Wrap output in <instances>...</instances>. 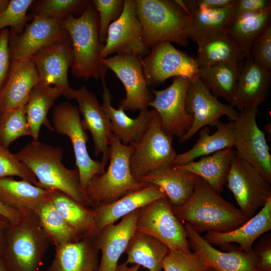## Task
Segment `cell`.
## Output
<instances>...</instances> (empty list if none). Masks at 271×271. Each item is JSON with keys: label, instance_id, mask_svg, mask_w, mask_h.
Masks as SVG:
<instances>
[{"label": "cell", "instance_id": "cell-1", "mask_svg": "<svg viewBox=\"0 0 271 271\" xmlns=\"http://www.w3.org/2000/svg\"><path fill=\"white\" fill-rule=\"evenodd\" d=\"M15 154L34 174L36 186L59 191L87 207H93L81 185L77 169L63 165L61 148L32 140Z\"/></svg>", "mask_w": 271, "mask_h": 271}, {"label": "cell", "instance_id": "cell-2", "mask_svg": "<svg viewBox=\"0 0 271 271\" xmlns=\"http://www.w3.org/2000/svg\"><path fill=\"white\" fill-rule=\"evenodd\" d=\"M172 209L180 221L189 224L199 234L204 231H229L249 219L239 209L223 199L197 176L189 200Z\"/></svg>", "mask_w": 271, "mask_h": 271}, {"label": "cell", "instance_id": "cell-3", "mask_svg": "<svg viewBox=\"0 0 271 271\" xmlns=\"http://www.w3.org/2000/svg\"><path fill=\"white\" fill-rule=\"evenodd\" d=\"M63 24L72 44L73 74L86 80L105 79L107 68L100 58L104 44L99 41L98 15L91 1L79 17L70 16Z\"/></svg>", "mask_w": 271, "mask_h": 271}, {"label": "cell", "instance_id": "cell-4", "mask_svg": "<svg viewBox=\"0 0 271 271\" xmlns=\"http://www.w3.org/2000/svg\"><path fill=\"white\" fill-rule=\"evenodd\" d=\"M134 146V144H123L112 134L109 144L107 170L94 176L85 189L93 207L111 203L150 185L136 180L131 174L130 159Z\"/></svg>", "mask_w": 271, "mask_h": 271}, {"label": "cell", "instance_id": "cell-5", "mask_svg": "<svg viewBox=\"0 0 271 271\" xmlns=\"http://www.w3.org/2000/svg\"><path fill=\"white\" fill-rule=\"evenodd\" d=\"M145 44L151 48L161 42L188 45L190 16L176 1L136 0Z\"/></svg>", "mask_w": 271, "mask_h": 271}, {"label": "cell", "instance_id": "cell-6", "mask_svg": "<svg viewBox=\"0 0 271 271\" xmlns=\"http://www.w3.org/2000/svg\"><path fill=\"white\" fill-rule=\"evenodd\" d=\"M50 244L33 212H24L9 229L2 257L11 271H38Z\"/></svg>", "mask_w": 271, "mask_h": 271}, {"label": "cell", "instance_id": "cell-7", "mask_svg": "<svg viewBox=\"0 0 271 271\" xmlns=\"http://www.w3.org/2000/svg\"><path fill=\"white\" fill-rule=\"evenodd\" d=\"M173 137L163 128L157 112L151 110L147 127L134 144L130 159L131 172L136 180L140 181L157 168L172 166L177 155L172 146Z\"/></svg>", "mask_w": 271, "mask_h": 271}, {"label": "cell", "instance_id": "cell-8", "mask_svg": "<svg viewBox=\"0 0 271 271\" xmlns=\"http://www.w3.org/2000/svg\"><path fill=\"white\" fill-rule=\"evenodd\" d=\"M80 114L77 105L61 102L53 108L51 120L54 131L66 136L71 142L81 185L85 190L94 176L104 172L105 166L101 161L93 160L88 153V137Z\"/></svg>", "mask_w": 271, "mask_h": 271}, {"label": "cell", "instance_id": "cell-9", "mask_svg": "<svg viewBox=\"0 0 271 271\" xmlns=\"http://www.w3.org/2000/svg\"><path fill=\"white\" fill-rule=\"evenodd\" d=\"M136 230L157 239L170 250L190 251L184 225L166 196L138 209Z\"/></svg>", "mask_w": 271, "mask_h": 271}, {"label": "cell", "instance_id": "cell-10", "mask_svg": "<svg viewBox=\"0 0 271 271\" xmlns=\"http://www.w3.org/2000/svg\"><path fill=\"white\" fill-rule=\"evenodd\" d=\"M227 186L239 209L249 219L271 197L270 184L234 151L226 177Z\"/></svg>", "mask_w": 271, "mask_h": 271}, {"label": "cell", "instance_id": "cell-11", "mask_svg": "<svg viewBox=\"0 0 271 271\" xmlns=\"http://www.w3.org/2000/svg\"><path fill=\"white\" fill-rule=\"evenodd\" d=\"M258 107L240 110L234 122L236 154L254 167L271 184V155L264 132L256 122Z\"/></svg>", "mask_w": 271, "mask_h": 271}, {"label": "cell", "instance_id": "cell-12", "mask_svg": "<svg viewBox=\"0 0 271 271\" xmlns=\"http://www.w3.org/2000/svg\"><path fill=\"white\" fill-rule=\"evenodd\" d=\"M185 105L186 111L193 115V119L189 129L179 139L180 143L190 140L205 126H215L223 115L234 121L239 112L230 104L219 101L197 75L190 80Z\"/></svg>", "mask_w": 271, "mask_h": 271}, {"label": "cell", "instance_id": "cell-13", "mask_svg": "<svg viewBox=\"0 0 271 271\" xmlns=\"http://www.w3.org/2000/svg\"><path fill=\"white\" fill-rule=\"evenodd\" d=\"M150 50L144 40L136 0H124L121 14L109 26L100 59L113 54H132L143 58L149 54Z\"/></svg>", "mask_w": 271, "mask_h": 271}, {"label": "cell", "instance_id": "cell-14", "mask_svg": "<svg viewBox=\"0 0 271 271\" xmlns=\"http://www.w3.org/2000/svg\"><path fill=\"white\" fill-rule=\"evenodd\" d=\"M142 63L148 86L160 84L172 77L191 79L197 75L198 69L195 58L166 41L153 46Z\"/></svg>", "mask_w": 271, "mask_h": 271}, {"label": "cell", "instance_id": "cell-15", "mask_svg": "<svg viewBox=\"0 0 271 271\" xmlns=\"http://www.w3.org/2000/svg\"><path fill=\"white\" fill-rule=\"evenodd\" d=\"M142 58L132 54H116L100 59L107 68L112 71L123 85L125 97L121 100L119 108L136 111L147 109L154 96L147 84L142 63Z\"/></svg>", "mask_w": 271, "mask_h": 271}, {"label": "cell", "instance_id": "cell-16", "mask_svg": "<svg viewBox=\"0 0 271 271\" xmlns=\"http://www.w3.org/2000/svg\"><path fill=\"white\" fill-rule=\"evenodd\" d=\"M190 79L174 77L165 89L153 90V100L149 103L158 113L165 130L172 136L181 138L190 128L193 115L186 109L185 98Z\"/></svg>", "mask_w": 271, "mask_h": 271}, {"label": "cell", "instance_id": "cell-17", "mask_svg": "<svg viewBox=\"0 0 271 271\" xmlns=\"http://www.w3.org/2000/svg\"><path fill=\"white\" fill-rule=\"evenodd\" d=\"M40 82L58 88L68 100L72 99L73 89L68 82V72L72 66L73 54L69 35L42 48L30 58Z\"/></svg>", "mask_w": 271, "mask_h": 271}, {"label": "cell", "instance_id": "cell-18", "mask_svg": "<svg viewBox=\"0 0 271 271\" xmlns=\"http://www.w3.org/2000/svg\"><path fill=\"white\" fill-rule=\"evenodd\" d=\"M68 34L63 21L33 17L32 22L21 34L10 31L11 61L30 59L42 48Z\"/></svg>", "mask_w": 271, "mask_h": 271}, {"label": "cell", "instance_id": "cell-19", "mask_svg": "<svg viewBox=\"0 0 271 271\" xmlns=\"http://www.w3.org/2000/svg\"><path fill=\"white\" fill-rule=\"evenodd\" d=\"M72 99L78 103V108L82 115L81 122L83 128L89 130L92 136L94 155L102 154V162L105 166L109 160V144L112 134L110 122L96 96L85 85L73 90Z\"/></svg>", "mask_w": 271, "mask_h": 271}, {"label": "cell", "instance_id": "cell-20", "mask_svg": "<svg viewBox=\"0 0 271 271\" xmlns=\"http://www.w3.org/2000/svg\"><path fill=\"white\" fill-rule=\"evenodd\" d=\"M185 228L190 247L203 262L215 271H260L257 267L253 251L246 252L238 249L220 251L207 242L188 223Z\"/></svg>", "mask_w": 271, "mask_h": 271}, {"label": "cell", "instance_id": "cell-21", "mask_svg": "<svg viewBox=\"0 0 271 271\" xmlns=\"http://www.w3.org/2000/svg\"><path fill=\"white\" fill-rule=\"evenodd\" d=\"M138 210L123 217L117 224L104 226L94 235L96 247L101 251L97 271H115L120 256L136 231Z\"/></svg>", "mask_w": 271, "mask_h": 271}, {"label": "cell", "instance_id": "cell-22", "mask_svg": "<svg viewBox=\"0 0 271 271\" xmlns=\"http://www.w3.org/2000/svg\"><path fill=\"white\" fill-rule=\"evenodd\" d=\"M271 71L251 59L239 65L236 87L229 103L239 110L258 107L267 99L270 83Z\"/></svg>", "mask_w": 271, "mask_h": 271}, {"label": "cell", "instance_id": "cell-23", "mask_svg": "<svg viewBox=\"0 0 271 271\" xmlns=\"http://www.w3.org/2000/svg\"><path fill=\"white\" fill-rule=\"evenodd\" d=\"M40 82L31 60L11 61L6 81L0 91L1 115L25 106L33 88Z\"/></svg>", "mask_w": 271, "mask_h": 271}, {"label": "cell", "instance_id": "cell-24", "mask_svg": "<svg viewBox=\"0 0 271 271\" xmlns=\"http://www.w3.org/2000/svg\"><path fill=\"white\" fill-rule=\"evenodd\" d=\"M270 229L271 197L256 215L237 228L225 232H207L203 237L212 245L228 247L230 243H236L239 245V250L250 252L257 238Z\"/></svg>", "mask_w": 271, "mask_h": 271}, {"label": "cell", "instance_id": "cell-25", "mask_svg": "<svg viewBox=\"0 0 271 271\" xmlns=\"http://www.w3.org/2000/svg\"><path fill=\"white\" fill-rule=\"evenodd\" d=\"M165 196L161 188L150 184L111 203L92 208L95 224L94 235L104 226L114 224L119 219Z\"/></svg>", "mask_w": 271, "mask_h": 271}, {"label": "cell", "instance_id": "cell-26", "mask_svg": "<svg viewBox=\"0 0 271 271\" xmlns=\"http://www.w3.org/2000/svg\"><path fill=\"white\" fill-rule=\"evenodd\" d=\"M98 251L94 235L56 246L47 271H97Z\"/></svg>", "mask_w": 271, "mask_h": 271}, {"label": "cell", "instance_id": "cell-27", "mask_svg": "<svg viewBox=\"0 0 271 271\" xmlns=\"http://www.w3.org/2000/svg\"><path fill=\"white\" fill-rule=\"evenodd\" d=\"M197 176L177 166H163L156 169L140 181L161 188L172 207L185 204L191 196Z\"/></svg>", "mask_w": 271, "mask_h": 271}, {"label": "cell", "instance_id": "cell-28", "mask_svg": "<svg viewBox=\"0 0 271 271\" xmlns=\"http://www.w3.org/2000/svg\"><path fill=\"white\" fill-rule=\"evenodd\" d=\"M101 81L103 87L101 105L110 120L112 134L125 145L136 143L147 127L151 110L148 108L140 110L139 115L132 118L123 109L119 107L115 109L111 105L112 95L105 79Z\"/></svg>", "mask_w": 271, "mask_h": 271}, {"label": "cell", "instance_id": "cell-29", "mask_svg": "<svg viewBox=\"0 0 271 271\" xmlns=\"http://www.w3.org/2000/svg\"><path fill=\"white\" fill-rule=\"evenodd\" d=\"M50 197V191L27 181L0 178V201L22 213H34Z\"/></svg>", "mask_w": 271, "mask_h": 271}, {"label": "cell", "instance_id": "cell-30", "mask_svg": "<svg viewBox=\"0 0 271 271\" xmlns=\"http://www.w3.org/2000/svg\"><path fill=\"white\" fill-rule=\"evenodd\" d=\"M216 130L212 134L207 126L200 129L196 144L188 151L177 154L172 166L185 165L197 158L208 156L219 151L233 148L234 144V122L222 123L215 125Z\"/></svg>", "mask_w": 271, "mask_h": 271}, {"label": "cell", "instance_id": "cell-31", "mask_svg": "<svg viewBox=\"0 0 271 271\" xmlns=\"http://www.w3.org/2000/svg\"><path fill=\"white\" fill-rule=\"evenodd\" d=\"M196 43L198 51L195 60L198 68L220 62L240 64L245 58L226 31L206 36Z\"/></svg>", "mask_w": 271, "mask_h": 271}, {"label": "cell", "instance_id": "cell-32", "mask_svg": "<svg viewBox=\"0 0 271 271\" xmlns=\"http://www.w3.org/2000/svg\"><path fill=\"white\" fill-rule=\"evenodd\" d=\"M234 151L228 148L211 155L177 166L188 171L204 180L213 190L220 194L224 184Z\"/></svg>", "mask_w": 271, "mask_h": 271}, {"label": "cell", "instance_id": "cell-33", "mask_svg": "<svg viewBox=\"0 0 271 271\" xmlns=\"http://www.w3.org/2000/svg\"><path fill=\"white\" fill-rule=\"evenodd\" d=\"M62 92L55 86L39 83L32 90L25 105L26 116L31 131L32 140H39L42 125L54 131L47 114Z\"/></svg>", "mask_w": 271, "mask_h": 271}, {"label": "cell", "instance_id": "cell-34", "mask_svg": "<svg viewBox=\"0 0 271 271\" xmlns=\"http://www.w3.org/2000/svg\"><path fill=\"white\" fill-rule=\"evenodd\" d=\"M169 251L163 243L147 234L135 232L124 251V262L142 266L149 271H161L162 263Z\"/></svg>", "mask_w": 271, "mask_h": 271}, {"label": "cell", "instance_id": "cell-35", "mask_svg": "<svg viewBox=\"0 0 271 271\" xmlns=\"http://www.w3.org/2000/svg\"><path fill=\"white\" fill-rule=\"evenodd\" d=\"M50 191V199L65 220L77 232L80 238L94 235L95 224L92 208L87 207L64 193Z\"/></svg>", "mask_w": 271, "mask_h": 271}, {"label": "cell", "instance_id": "cell-36", "mask_svg": "<svg viewBox=\"0 0 271 271\" xmlns=\"http://www.w3.org/2000/svg\"><path fill=\"white\" fill-rule=\"evenodd\" d=\"M271 9L234 18L227 28V34L244 54L250 58L252 45L255 39L270 23Z\"/></svg>", "mask_w": 271, "mask_h": 271}, {"label": "cell", "instance_id": "cell-37", "mask_svg": "<svg viewBox=\"0 0 271 271\" xmlns=\"http://www.w3.org/2000/svg\"><path fill=\"white\" fill-rule=\"evenodd\" d=\"M239 65L220 62L199 67L197 75L216 97H222L229 103L235 92Z\"/></svg>", "mask_w": 271, "mask_h": 271}, {"label": "cell", "instance_id": "cell-38", "mask_svg": "<svg viewBox=\"0 0 271 271\" xmlns=\"http://www.w3.org/2000/svg\"><path fill=\"white\" fill-rule=\"evenodd\" d=\"M34 213L50 243L55 247L81 239L76 231L55 209L50 199L42 203Z\"/></svg>", "mask_w": 271, "mask_h": 271}, {"label": "cell", "instance_id": "cell-39", "mask_svg": "<svg viewBox=\"0 0 271 271\" xmlns=\"http://www.w3.org/2000/svg\"><path fill=\"white\" fill-rule=\"evenodd\" d=\"M231 6L215 9L197 10L192 12L189 15L188 39L196 42L206 36L226 31L233 19Z\"/></svg>", "mask_w": 271, "mask_h": 271}, {"label": "cell", "instance_id": "cell-40", "mask_svg": "<svg viewBox=\"0 0 271 271\" xmlns=\"http://www.w3.org/2000/svg\"><path fill=\"white\" fill-rule=\"evenodd\" d=\"M90 2L89 0L34 1L30 7L31 15L63 21L70 16L81 14Z\"/></svg>", "mask_w": 271, "mask_h": 271}, {"label": "cell", "instance_id": "cell-41", "mask_svg": "<svg viewBox=\"0 0 271 271\" xmlns=\"http://www.w3.org/2000/svg\"><path fill=\"white\" fill-rule=\"evenodd\" d=\"M25 105L3 113L0 116V142L8 148L15 140L24 136L31 137Z\"/></svg>", "mask_w": 271, "mask_h": 271}, {"label": "cell", "instance_id": "cell-42", "mask_svg": "<svg viewBox=\"0 0 271 271\" xmlns=\"http://www.w3.org/2000/svg\"><path fill=\"white\" fill-rule=\"evenodd\" d=\"M33 0H11L8 7L0 13V32L7 27L19 35L23 33L26 23L33 20L31 15H27L28 10Z\"/></svg>", "mask_w": 271, "mask_h": 271}, {"label": "cell", "instance_id": "cell-43", "mask_svg": "<svg viewBox=\"0 0 271 271\" xmlns=\"http://www.w3.org/2000/svg\"><path fill=\"white\" fill-rule=\"evenodd\" d=\"M165 271H209L195 252L170 250L162 263Z\"/></svg>", "mask_w": 271, "mask_h": 271}, {"label": "cell", "instance_id": "cell-44", "mask_svg": "<svg viewBox=\"0 0 271 271\" xmlns=\"http://www.w3.org/2000/svg\"><path fill=\"white\" fill-rule=\"evenodd\" d=\"M13 176L19 177L35 186L37 183L29 168L0 142V178Z\"/></svg>", "mask_w": 271, "mask_h": 271}, {"label": "cell", "instance_id": "cell-45", "mask_svg": "<svg viewBox=\"0 0 271 271\" xmlns=\"http://www.w3.org/2000/svg\"><path fill=\"white\" fill-rule=\"evenodd\" d=\"M91 2L98 12L99 38L103 44L111 22L117 20L122 13L124 0H93Z\"/></svg>", "mask_w": 271, "mask_h": 271}, {"label": "cell", "instance_id": "cell-46", "mask_svg": "<svg viewBox=\"0 0 271 271\" xmlns=\"http://www.w3.org/2000/svg\"><path fill=\"white\" fill-rule=\"evenodd\" d=\"M267 70L271 71V24L266 26L253 42L250 58Z\"/></svg>", "mask_w": 271, "mask_h": 271}, {"label": "cell", "instance_id": "cell-47", "mask_svg": "<svg viewBox=\"0 0 271 271\" xmlns=\"http://www.w3.org/2000/svg\"><path fill=\"white\" fill-rule=\"evenodd\" d=\"M10 31L8 28L0 32V91L4 86L11 66L9 48Z\"/></svg>", "mask_w": 271, "mask_h": 271}, {"label": "cell", "instance_id": "cell-48", "mask_svg": "<svg viewBox=\"0 0 271 271\" xmlns=\"http://www.w3.org/2000/svg\"><path fill=\"white\" fill-rule=\"evenodd\" d=\"M257 267L260 271H271V235L263 236L253 249Z\"/></svg>", "mask_w": 271, "mask_h": 271}, {"label": "cell", "instance_id": "cell-49", "mask_svg": "<svg viewBox=\"0 0 271 271\" xmlns=\"http://www.w3.org/2000/svg\"><path fill=\"white\" fill-rule=\"evenodd\" d=\"M233 18L271 9L270 0H234L231 6Z\"/></svg>", "mask_w": 271, "mask_h": 271}, {"label": "cell", "instance_id": "cell-50", "mask_svg": "<svg viewBox=\"0 0 271 271\" xmlns=\"http://www.w3.org/2000/svg\"><path fill=\"white\" fill-rule=\"evenodd\" d=\"M189 15L197 10L215 9L230 7L234 0L176 1Z\"/></svg>", "mask_w": 271, "mask_h": 271}, {"label": "cell", "instance_id": "cell-51", "mask_svg": "<svg viewBox=\"0 0 271 271\" xmlns=\"http://www.w3.org/2000/svg\"><path fill=\"white\" fill-rule=\"evenodd\" d=\"M23 215V213L10 207L0 201V217L8 220L11 224L18 222Z\"/></svg>", "mask_w": 271, "mask_h": 271}, {"label": "cell", "instance_id": "cell-52", "mask_svg": "<svg viewBox=\"0 0 271 271\" xmlns=\"http://www.w3.org/2000/svg\"><path fill=\"white\" fill-rule=\"evenodd\" d=\"M11 224L6 219L0 217V254L2 255L6 238Z\"/></svg>", "mask_w": 271, "mask_h": 271}, {"label": "cell", "instance_id": "cell-53", "mask_svg": "<svg viewBox=\"0 0 271 271\" xmlns=\"http://www.w3.org/2000/svg\"><path fill=\"white\" fill-rule=\"evenodd\" d=\"M140 265L133 264L132 266H128L125 262L118 264L115 271H138L140 268Z\"/></svg>", "mask_w": 271, "mask_h": 271}, {"label": "cell", "instance_id": "cell-54", "mask_svg": "<svg viewBox=\"0 0 271 271\" xmlns=\"http://www.w3.org/2000/svg\"><path fill=\"white\" fill-rule=\"evenodd\" d=\"M0 271H11L5 262L2 255L0 254Z\"/></svg>", "mask_w": 271, "mask_h": 271}, {"label": "cell", "instance_id": "cell-55", "mask_svg": "<svg viewBox=\"0 0 271 271\" xmlns=\"http://www.w3.org/2000/svg\"><path fill=\"white\" fill-rule=\"evenodd\" d=\"M9 2V0H0V13L8 7Z\"/></svg>", "mask_w": 271, "mask_h": 271}, {"label": "cell", "instance_id": "cell-56", "mask_svg": "<svg viewBox=\"0 0 271 271\" xmlns=\"http://www.w3.org/2000/svg\"><path fill=\"white\" fill-rule=\"evenodd\" d=\"M264 128L265 131H266L269 136V132L270 133V123H267L264 125Z\"/></svg>", "mask_w": 271, "mask_h": 271}, {"label": "cell", "instance_id": "cell-57", "mask_svg": "<svg viewBox=\"0 0 271 271\" xmlns=\"http://www.w3.org/2000/svg\"><path fill=\"white\" fill-rule=\"evenodd\" d=\"M209 271H215V270L212 268H210Z\"/></svg>", "mask_w": 271, "mask_h": 271}, {"label": "cell", "instance_id": "cell-58", "mask_svg": "<svg viewBox=\"0 0 271 271\" xmlns=\"http://www.w3.org/2000/svg\"><path fill=\"white\" fill-rule=\"evenodd\" d=\"M0 116H1V113H0Z\"/></svg>", "mask_w": 271, "mask_h": 271}]
</instances>
